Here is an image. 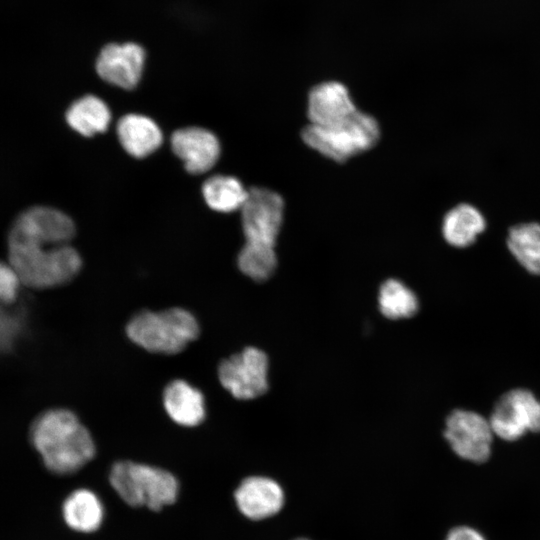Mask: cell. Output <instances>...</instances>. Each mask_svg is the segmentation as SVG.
<instances>
[{"label":"cell","mask_w":540,"mask_h":540,"mask_svg":"<svg viewBox=\"0 0 540 540\" xmlns=\"http://www.w3.org/2000/svg\"><path fill=\"white\" fill-rule=\"evenodd\" d=\"M162 401L166 413L178 425L194 427L205 419L203 394L185 380L169 382L164 388Z\"/></svg>","instance_id":"obj_15"},{"label":"cell","mask_w":540,"mask_h":540,"mask_svg":"<svg viewBox=\"0 0 540 540\" xmlns=\"http://www.w3.org/2000/svg\"><path fill=\"white\" fill-rule=\"evenodd\" d=\"M248 191L237 178L226 175L212 176L202 186V194L207 205L223 213L241 209Z\"/></svg>","instance_id":"obj_20"},{"label":"cell","mask_w":540,"mask_h":540,"mask_svg":"<svg viewBox=\"0 0 540 540\" xmlns=\"http://www.w3.org/2000/svg\"><path fill=\"white\" fill-rule=\"evenodd\" d=\"M379 137L377 121L360 111L339 123L329 126L309 124L302 131V139L309 147L337 162L369 150Z\"/></svg>","instance_id":"obj_5"},{"label":"cell","mask_w":540,"mask_h":540,"mask_svg":"<svg viewBox=\"0 0 540 540\" xmlns=\"http://www.w3.org/2000/svg\"><path fill=\"white\" fill-rule=\"evenodd\" d=\"M144 60V49L138 44H108L98 55L96 71L109 84L129 90L138 84Z\"/></svg>","instance_id":"obj_10"},{"label":"cell","mask_w":540,"mask_h":540,"mask_svg":"<svg viewBox=\"0 0 540 540\" xmlns=\"http://www.w3.org/2000/svg\"><path fill=\"white\" fill-rule=\"evenodd\" d=\"M443 434L454 453L464 460L483 463L490 457L495 434L489 419L474 411H452L445 421Z\"/></svg>","instance_id":"obj_7"},{"label":"cell","mask_w":540,"mask_h":540,"mask_svg":"<svg viewBox=\"0 0 540 540\" xmlns=\"http://www.w3.org/2000/svg\"><path fill=\"white\" fill-rule=\"evenodd\" d=\"M268 358L258 348L248 347L223 360L218 367V378L232 396L249 400L268 389Z\"/></svg>","instance_id":"obj_8"},{"label":"cell","mask_w":540,"mask_h":540,"mask_svg":"<svg viewBox=\"0 0 540 540\" xmlns=\"http://www.w3.org/2000/svg\"><path fill=\"white\" fill-rule=\"evenodd\" d=\"M10 232L63 245L69 244L74 237L75 225L70 217L59 210L35 206L18 216Z\"/></svg>","instance_id":"obj_11"},{"label":"cell","mask_w":540,"mask_h":540,"mask_svg":"<svg viewBox=\"0 0 540 540\" xmlns=\"http://www.w3.org/2000/svg\"><path fill=\"white\" fill-rule=\"evenodd\" d=\"M199 332L195 316L180 307L142 310L126 325V334L133 343L149 352L168 355L184 350Z\"/></svg>","instance_id":"obj_3"},{"label":"cell","mask_w":540,"mask_h":540,"mask_svg":"<svg viewBox=\"0 0 540 540\" xmlns=\"http://www.w3.org/2000/svg\"><path fill=\"white\" fill-rule=\"evenodd\" d=\"M445 540H486L481 533L468 526H457L449 531Z\"/></svg>","instance_id":"obj_26"},{"label":"cell","mask_w":540,"mask_h":540,"mask_svg":"<svg viewBox=\"0 0 540 540\" xmlns=\"http://www.w3.org/2000/svg\"><path fill=\"white\" fill-rule=\"evenodd\" d=\"M117 135L124 150L135 158H144L157 150L163 140L158 125L140 114L124 115L117 123Z\"/></svg>","instance_id":"obj_16"},{"label":"cell","mask_w":540,"mask_h":540,"mask_svg":"<svg viewBox=\"0 0 540 540\" xmlns=\"http://www.w3.org/2000/svg\"><path fill=\"white\" fill-rule=\"evenodd\" d=\"M379 308L387 318H409L418 310V299L414 292L401 281L389 279L380 288Z\"/></svg>","instance_id":"obj_22"},{"label":"cell","mask_w":540,"mask_h":540,"mask_svg":"<svg viewBox=\"0 0 540 540\" xmlns=\"http://www.w3.org/2000/svg\"><path fill=\"white\" fill-rule=\"evenodd\" d=\"M236 504L243 515L261 520L280 511L284 495L277 482L270 478L253 476L242 481L235 491Z\"/></svg>","instance_id":"obj_14"},{"label":"cell","mask_w":540,"mask_h":540,"mask_svg":"<svg viewBox=\"0 0 540 540\" xmlns=\"http://www.w3.org/2000/svg\"><path fill=\"white\" fill-rule=\"evenodd\" d=\"M489 422L496 436L515 441L526 432L540 431V401L527 389H512L496 402Z\"/></svg>","instance_id":"obj_6"},{"label":"cell","mask_w":540,"mask_h":540,"mask_svg":"<svg viewBox=\"0 0 540 540\" xmlns=\"http://www.w3.org/2000/svg\"><path fill=\"white\" fill-rule=\"evenodd\" d=\"M8 263L23 285L49 289L69 283L80 271L82 259L70 244L8 235Z\"/></svg>","instance_id":"obj_2"},{"label":"cell","mask_w":540,"mask_h":540,"mask_svg":"<svg viewBox=\"0 0 540 540\" xmlns=\"http://www.w3.org/2000/svg\"><path fill=\"white\" fill-rule=\"evenodd\" d=\"M62 515L68 527L89 533L99 528L104 511L96 494L87 489H78L64 500Z\"/></svg>","instance_id":"obj_18"},{"label":"cell","mask_w":540,"mask_h":540,"mask_svg":"<svg viewBox=\"0 0 540 540\" xmlns=\"http://www.w3.org/2000/svg\"><path fill=\"white\" fill-rule=\"evenodd\" d=\"M507 246L523 268L540 275V224L531 222L512 227Z\"/></svg>","instance_id":"obj_21"},{"label":"cell","mask_w":540,"mask_h":540,"mask_svg":"<svg viewBox=\"0 0 540 540\" xmlns=\"http://www.w3.org/2000/svg\"><path fill=\"white\" fill-rule=\"evenodd\" d=\"M238 267L254 281L267 280L274 273L277 257L274 247L246 242L238 255Z\"/></svg>","instance_id":"obj_23"},{"label":"cell","mask_w":540,"mask_h":540,"mask_svg":"<svg viewBox=\"0 0 540 540\" xmlns=\"http://www.w3.org/2000/svg\"><path fill=\"white\" fill-rule=\"evenodd\" d=\"M109 481L126 504L153 511L174 503L178 494V482L172 473L129 460L113 464Z\"/></svg>","instance_id":"obj_4"},{"label":"cell","mask_w":540,"mask_h":540,"mask_svg":"<svg viewBox=\"0 0 540 540\" xmlns=\"http://www.w3.org/2000/svg\"><path fill=\"white\" fill-rule=\"evenodd\" d=\"M297 540H308V539H297Z\"/></svg>","instance_id":"obj_27"},{"label":"cell","mask_w":540,"mask_h":540,"mask_svg":"<svg viewBox=\"0 0 540 540\" xmlns=\"http://www.w3.org/2000/svg\"><path fill=\"white\" fill-rule=\"evenodd\" d=\"M173 152L184 162L189 173L201 174L210 170L220 155V144L210 131L188 127L175 131L171 137Z\"/></svg>","instance_id":"obj_12"},{"label":"cell","mask_w":540,"mask_h":540,"mask_svg":"<svg viewBox=\"0 0 540 540\" xmlns=\"http://www.w3.org/2000/svg\"><path fill=\"white\" fill-rule=\"evenodd\" d=\"M240 210L246 242L274 247L283 220L282 197L266 188H251Z\"/></svg>","instance_id":"obj_9"},{"label":"cell","mask_w":540,"mask_h":540,"mask_svg":"<svg viewBox=\"0 0 540 540\" xmlns=\"http://www.w3.org/2000/svg\"><path fill=\"white\" fill-rule=\"evenodd\" d=\"M66 120L79 134L90 137L108 128L111 112L100 98L86 95L72 103L66 112Z\"/></svg>","instance_id":"obj_19"},{"label":"cell","mask_w":540,"mask_h":540,"mask_svg":"<svg viewBox=\"0 0 540 540\" xmlns=\"http://www.w3.org/2000/svg\"><path fill=\"white\" fill-rule=\"evenodd\" d=\"M486 228L482 213L470 204H459L446 213L442 222L444 239L452 246L463 248L473 244Z\"/></svg>","instance_id":"obj_17"},{"label":"cell","mask_w":540,"mask_h":540,"mask_svg":"<svg viewBox=\"0 0 540 540\" xmlns=\"http://www.w3.org/2000/svg\"><path fill=\"white\" fill-rule=\"evenodd\" d=\"M30 439L45 467L58 475L78 471L95 454L88 429L75 413L64 408L39 414L32 422Z\"/></svg>","instance_id":"obj_1"},{"label":"cell","mask_w":540,"mask_h":540,"mask_svg":"<svg viewBox=\"0 0 540 540\" xmlns=\"http://www.w3.org/2000/svg\"><path fill=\"white\" fill-rule=\"evenodd\" d=\"M356 111L347 88L335 81L318 84L309 93L307 115L311 125L339 123Z\"/></svg>","instance_id":"obj_13"},{"label":"cell","mask_w":540,"mask_h":540,"mask_svg":"<svg viewBox=\"0 0 540 540\" xmlns=\"http://www.w3.org/2000/svg\"><path fill=\"white\" fill-rule=\"evenodd\" d=\"M21 279L9 263L0 266V298L5 306H11L18 298Z\"/></svg>","instance_id":"obj_24"},{"label":"cell","mask_w":540,"mask_h":540,"mask_svg":"<svg viewBox=\"0 0 540 540\" xmlns=\"http://www.w3.org/2000/svg\"><path fill=\"white\" fill-rule=\"evenodd\" d=\"M16 312L2 311L1 315V347L3 350H10L15 340L21 332L22 319Z\"/></svg>","instance_id":"obj_25"}]
</instances>
